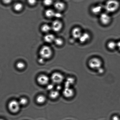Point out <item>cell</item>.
Returning <instances> with one entry per match:
<instances>
[{"label": "cell", "instance_id": "15", "mask_svg": "<svg viewBox=\"0 0 120 120\" xmlns=\"http://www.w3.org/2000/svg\"><path fill=\"white\" fill-rule=\"evenodd\" d=\"M102 8L101 6L100 5L94 6L91 9V12L95 15H98L101 14L102 12Z\"/></svg>", "mask_w": 120, "mask_h": 120}, {"label": "cell", "instance_id": "31", "mask_svg": "<svg viewBox=\"0 0 120 120\" xmlns=\"http://www.w3.org/2000/svg\"><path fill=\"white\" fill-rule=\"evenodd\" d=\"M54 87V85L52 84H50L48 85L47 89L49 90H52Z\"/></svg>", "mask_w": 120, "mask_h": 120}, {"label": "cell", "instance_id": "14", "mask_svg": "<svg viewBox=\"0 0 120 120\" xmlns=\"http://www.w3.org/2000/svg\"><path fill=\"white\" fill-rule=\"evenodd\" d=\"M75 78L72 77L68 78L65 83V87H72L75 83Z\"/></svg>", "mask_w": 120, "mask_h": 120}, {"label": "cell", "instance_id": "20", "mask_svg": "<svg viewBox=\"0 0 120 120\" xmlns=\"http://www.w3.org/2000/svg\"><path fill=\"white\" fill-rule=\"evenodd\" d=\"M46 100V98L45 96L43 95H40L38 96L36 99V101L38 104H42L44 103Z\"/></svg>", "mask_w": 120, "mask_h": 120}, {"label": "cell", "instance_id": "9", "mask_svg": "<svg viewBox=\"0 0 120 120\" xmlns=\"http://www.w3.org/2000/svg\"><path fill=\"white\" fill-rule=\"evenodd\" d=\"M37 82L39 84L42 85L47 84L49 81V77L45 75H41L38 76L37 79Z\"/></svg>", "mask_w": 120, "mask_h": 120}, {"label": "cell", "instance_id": "23", "mask_svg": "<svg viewBox=\"0 0 120 120\" xmlns=\"http://www.w3.org/2000/svg\"><path fill=\"white\" fill-rule=\"evenodd\" d=\"M16 67L18 69L20 70H22L24 69L25 67V64L22 62H19L16 63Z\"/></svg>", "mask_w": 120, "mask_h": 120}, {"label": "cell", "instance_id": "12", "mask_svg": "<svg viewBox=\"0 0 120 120\" xmlns=\"http://www.w3.org/2000/svg\"><path fill=\"white\" fill-rule=\"evenodd\" d=\"M90 38V35L88 33L84 32L83 33L79 40L81 43H84L88 42Z\"/></svg>", "mask_w": 120, "mask_h": 120}, {"label": "cell", "instance_id": "30", "mask_svg": "<svg viewBox=\"0 0 120 120\" xmlns=\"http://www.w3.org/2000/svg\"><path fill=\"white\" fill-rule=\"evenodd\" d=\"M97 71L99 73V74H102L104 73V69H103V68L101 67L99 69H98V70H97Z\"/></svg>", "mask_w": 120, "mask_h": 120}, {"label": "cell", "instance_id": "2", "mask_svg": "<svg viewBox=\"0 0 120 120\" xmlns=\"http://www.w3.org/2000/svg\"><path fill=\"white\" fill-rule=\"evenodd\" d=\"M103 62L100 59L97 57H94L90 59L88 62L89 67L93 70H98L102 67Z\"/></svg>", "mask_w": 120, "mask_h": 120}, {"label": "cell", "instance_id": "16", "mask_svg": "<svg viewBox=\"0 0 120 120\" xmlns=\"http://www.w3.org/2000/svg\"><path fill=\"white\" fill-rule=\"evenodd\" d=\"M107 46L110 50H114L117 47V43L113 41H110L108 43Z\"/></svg>", "mask_w": 120, "mask_h": 120}, {"label": "cell", "instance_id": "26", "mask_svg": "<svg viewBox=\"0 0 120 120\" xmlns=\"http://www.w3.org/2000/svg\"><path fill=\"white\" fill-rule=\"evenodd\" d=\"M27 2L30 5H34L36 4L37 2V0H27Z\"/></svg>", "mask_w": 120, "mask_h": 120}, {"label": "cell", "instance_id": "28", "mask_svg": "<svg viewBox=\"0 0 120 120\" xmlns=\"http://www.w3.org/2000/svg\"><path fill=\"white\" fill-rule=\"evenodd\" d=\"M62 14L59 12H57L55 13L54 17L57 18H60L62 17Z\"/></svg>", "mask_w": 120, "mask_h": 120}, {"label": "cell", "instance_id": "17", "mask_svg": "<svg viewBox=\"0 0 120 120\" xmlns=\"http://www.w3.org/2000/svg\"><path fill=\"white\" fill-rule=\"evenodd\" d=\"M55 13L56 12L52 9H49L45 11V15L47 17L50 18L54 17Z\"/></svg>", "mask_w": 120, "mask_h": 120}, {"label": "cell", "instance_id": "8", "mask_svg": "<svg viewBox=\"0 0 120 120\" xmlns=\"http://www.w3.org/2000/svg\"><path fill=\"white\" fill-rule=\"evenodd\" d=\"M52 29L54 31L58 32L60 31L63 27V24L58 20L54 21L51 25Z\"/></svg>", "mask_w": 120, "mask_h": 120}, {"label": "cell", "instance_id": "5", "mask_svg": "<svg viewBox=\"0 0 120 120\" xmlns=\"http://www.w3.org/2000/svg\"><path fill=\"white\" fill-rule=\"evenodd\" d=\"M100 20L102 24L106 26L110 24L111 22V18L108 13H103L100 14Z\"/></svg>", "mask_w": 120, "mask_h": 120}, {"label": "cell", "instance_id": "11", "mask_svg": "<svg viewBox=\"0 0 120 120\" xmlns=\"http://www.w3.org/2000/svg\"><path fill=\"white\" fill-rule=\"evenodd\" d=\"M55 8L59 11H62L65 9L66 5L63 2L60 1H57L54 4Z\"/></svg>", "mask_w": 120, "mask_h": 120}, {"label": "cell", "instance_id": "4", "mask_svg": "<svg viewBox=\"0 0 120 120\" xmlns=\"http://www.w3.org/2000/svg\"><path fill=\"white\" fill-rule=\"evenodd\" d=\"M20 105L19 102L15 100L11 101L8 104V109L11 112L16 113L19 111Z\"/></svg>", "mask_w": 120, "mask_h": 120}, {"label": "cell", "instance_id": "27", "mask_svg": "<svg viewBox=\"0 0 120 120\" xmlns=\"http://www.w3.org/2000/svg\"><path fill=\"white\" fill-rule=\"evenodd\" d=\"M2 0L4 3L7 4L10 3L12 1V0Z\"/></svg>", "mask_w": 120, "mask_h": 120}, {"label": "cell", "instance_id": "21", "mask_svg": "<svg viewBox=\"0 0 120 120\" xmlns=\"http://www.w3.org/2000/svg\"><path fill=\"white\" fill-rule=\"evenodd\" d=\"M23 6L22 4L18 2L14 4L13 8L15 11L17 12H19L22 10Z\"/></svg>", "mask_w": 120, "mask_h": 120}, {"label": "cell", "instance_id": "22", "mask_svg": "<svg viewBox=\"0 0 120 120\" xmlns=\"http://www.w3.org/2000/svg\"><path fill=\"white\" fill-rule=\"evenodd\" d=\"M54 42L56 45L60 46L63 44L64 42L63 40L60 38H56Z\"/></svg>", "mask_w": 120, "mask_h": 120}, {"label": "cell", "instance_id": "32", "mask_svg": "<svg viewBox=\"0 0 120 120\" xmlns=\"http://www.w3.org/2000/svg\"><path fill=\"white\" fill-rule=\"evenodd\" d=\"M44 59L42 58H41L39 59L38 60V62H39V63H44Z\"/></svg>", "mask_w": 120, "mask_h": 120}, {"label": "cell", "instance_id": "6", "mask_svg": "<svg viewBox=\"0 0 120 120\" xmlns=\"http://www.w3.org/2000/svg\"><path fill=\"white\" fill-rule=\"evenodd\" d=\"M51 79L55 84H59L62 83L64 79L63 75L59 73H54L51 76Z\"/></svg>", "mask_w": 120, "mask_h": 120}, {"label": "cell", "instance_id": "10", "mask_svg": "<svg viewBox=\"0 0 120 120\" xmlns=\"http://www.w3.org/2000/svg\"><path fill=\"white\" fill-rule=\"evenodd\" d=\"M82 32L80 28L79 27H75L72 29L71 31V35L73 38L75 39H79L81 37Z\"/></svg>", "mask_w": 120, "mask_h": 120}, {"label": "cell", "instance_id": "1", "mask_svg": "<svg viewBox=\"0 0 120 120\" xmlns=\"http://www.w3.org/2000/svg\"><path fill=\"white\" fill-rule=\"evenodd\" d=\"M120 4L117 0H108L106 3L105 8L108 13L115 12L119 9Z\"/></svg>", "mask_w": 120, "mask_h": 120}, {"label": "cell", "instance_id": "29", "mask_svg": "<svg viewBox=\"0 0 120 120\" xmlns=\"http://www.w3.org/2000/svg\"><path fill=\"white\" fill-rule=\"evenodd\" d=\"M112 120H120V118L117 115H114L112 117Z\"/></svg>", "mask_w": 120, "mask_h": 120}, {"label": "cell", "instance_id": "18", "mask_svg": "<svg viewBox=\"0 0 120 120\" xmlns=\"http://www.w3.org/2000/svg\"><path fill=\"white\" fill-rule=\"evenodd\" d=\"M41 30L43 32L48 33L52 29L51 27L49 25L46 24H43L41 27Z\"/></svg>", "mask_w": 120, "mask_h": 120}, {"label": "cell", "instance_id": "13", "mask_svg": "<svg viewBox=\"0 0 120 120\" xmlns=\"http://www.w3.org/2000/svg\"><path fill=\"white\" fill-rule=\"evenodd\" d=\"M56 39L54 35L52 34H48L44 37V40L45 42L48 43H51L54 42Z\"/></svg>", "mask_w": 120, "mask_h": 120}, {"label": "cell", "instance_id": "7", "mask_svg": "<svg viewBox=\"0 0 120 120\" xmlns=\"http://www.w3.org/2000/svg\"><path fill=\"white\" fill-rule=\"evenodd\" d=\"M62 93L64 97L68 98H72L75 94V90L72 87H65Z\"/></svg>", "mask_w": 120, "mask_h": 120}, {"label": "cell", "instance_id": "24", "mask_svg": "<svg viewBox=\"0 0 120 120\" xmlns=\"http://www.w3.org/2000/svg\"><path fill=\"white\" fill-rule=\"evenodd\" d=\"M20 105H26L28 103V100L25 97H22L20 99L19 101Z\"/></svg>", "mask_w": 120, "mask_h": 120}, {"label": "cell", "instance_id": "35", "mask_svg": "<svg viewBox=\"0 0 120 120\" xmlns=\"http://www.w3.org/2000/svg\"></svg>", "mask_w": 120, "mask_h": 120}, {"label": "cell", "instance_id": "25", "mask_svg": "<svg viewBox=\"0 0 120 120\" xmlns=\"http://www.w3.org/2000/svg\"><path fill=\"white\" fill-rule=\"evenodd\" d=\"M53 3V0H43V3L46 6H50Z\"/></svg>", "mask_w": 120, "mask_h": 120}, {"label": "cell", "instance_id": "34", "mask_svg": "<svg viewBox=\"0 0 120 120\" xmlns=\"http://www.w3.org/2000/svg\"><path fill=\"white\" fill-rule=\"evenodd\" d=\"M0 120H2V119H1Z\"/></svg>", "mask_w": 120, "mask_h": 120}, {"label": "cell", "instance_id": "3", "mask_svg": "<svg viewBox=\"0 0 120 120\" xmlns=\"http://www.w3.org/2000/svg\"><path fill=\"white\" fill-rule=\"evenodd\" d=\"M52 50L50 46L45 45L41 48L39 52L41 58L44 59L50 58L52 55Z\"/></svg>", "mask_w": 120, "mask_h": 120}, {"label": "cell", "instance_id": "33", "mask_svg": "<svg viewBox=\"0 0 120 120\" xmlns=\"http://www.w3.org/2000/svg\"><path fill=\"white\" fill-rule=\"evenodd\" d=\"M117 47L120 51V41H119L117 43Z\"/></svg>", "mask_w": 120, "mask_h": 120}, {"label": "cell", "instance_id": "19", "mask_svg": "<svg viewBox=\"0 0 120 120\" xmlns=\"http://www.w3.org/2000/svg\"><path fill=\"white\" fill-rule=\"evenodd\" d=\"M59 93L57 90H52L50 92L49 96L52 99H56L59 96Z\"/></svg>", "mask_w": 120, "mask_h": 120}]
</instances>
